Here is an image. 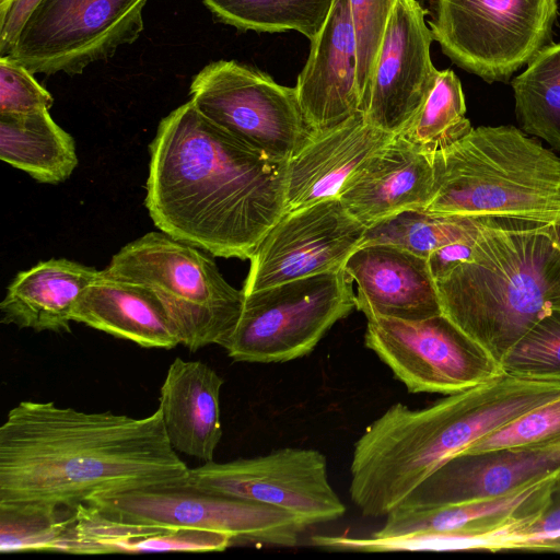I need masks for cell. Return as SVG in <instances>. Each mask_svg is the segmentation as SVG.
<instances>
[{"label": "cell", "mask_w": 560, "mask_h": 560, "mask_svg": "<svg viewBox=\"0 0 560 560\" xmlns=\"http://www.w3.org/2000/svg\"><path fill=\"white\" fill-rule=\"evenodd\" d=\"M158 408L144 418L21 401L0 427V504L75 509L116 492L186 485Z\"/></svg>", "instance_id": "6da1fadb"}, {"label": "cell", "mask_w": 560, "mask_h": 560, "mask_svg": "<svg viewBox=\"0 0 560 560\" xmlns=\"http://www.w3.org/2000/svg\"><path fill=\"white\" fill-rule=\"evenodd\" d=\"M144 203L154 225L212 256L249 259L285 213L288 161L234 138L186 102L150 143Z\"/></svg>", "instance_id": "7a4b0ae2"}, {"label": "cell", "mask_w": 560, "mask_h": 560, "mask_svg": "<svg viewBox=\"0 0 560 560\" xmlns=\"http://www.w3.org/2000/svg\"><path fill=\"white\" fill-rule=\"evenodd\" d=\"M558 396L560 382L502 373L422 409L394 404L354 444L352 502L364 516H386L450 458Z\"/></svg>", "instance_id": "3957f363"}, {"label": "cell", "mask_w": 560, "mask_h": 560, "mask_svg": "<svg viewBox=\"0 0 560 560\" xmlns=\"http://www.w3.org/2000/svg\"><path fill=\"white\" fill-rule=\"evenodd\" d=\"M549 224L520 220L490 228L468 261L435 280L442 314L500 364L560 303V247Z\"/></svg>", "instance_id": "277c9868"}, {"label": "cell", "mask_w": 560, "mask_h": 560, "mask_svg": "<svg viewBox=\"0 0 560 560\" xmlns=\"http://www.w3.org/2000/svg\"><path fill=\"white\" fill-rule=\"evenodd\" d=\"M439 214L551 223L560 215V158L514 126H480L431 153Z\"/></svg>", "instance_id": "5b68a950"}, {"label": "cell", "mask_w": 560, "mask_h": 560, "mask_svg": "<svg viewBox=\"0 0 560 560\" xmlns=\"http://www.w3.org/2000/svg\"><path fill=\"white\" fill-rule=\"evenodd\" d=\"M149 288L189 351L221 345L234 328L244 302L203 250L160 232L125 245L105 268Z\"/></svg>", "instance_id": "8992f818"}, {"label": "cell", "mask_w": 560, "mask_h": 560, "mask_svg": "<svg viewBox=\"0 0 560 560\" xmlns=\"http://www.w3.org/2000/svg\"><path fill=\"white\" fill-rule=\"evenodd\" d=\"M352 284L341 267L244 293L240 317L220 346L236 362L303 358L357 308Z\"/></svg>", "instance_id": "52a82bcc"}, {"label": "cell", "mask_w": 560, "mask_h": 560, "mask_svg": "<svg viewBox=\"0 0 560 560\" xmlns=\"http://www.w3.org/2000/svg\"><path fill=\"white\" fill-rule=\"evenodd\" d=\"M442 52L487 83L508 82L550 44L558 0H428Z\"/></svg>", "instance_id": "ba28073f"}, {"label": "cell", "mask_w": 560, "mask_h": 560, "mask_svg": "<svg viewBox=\"0 0 560 560\" xmlns=\"http://www.w3.org/2000/svg\"><path fill=\"white\" fill-rule=\"evenodd\" d=\"M191 103L211 122L248 147L290 160L314 136L295 88L235 60L202 68L189 88Z\"/></svg>", "instance_id": "9c48e42d"}, {"label": "cell", "mask_w": 560, "mask_h": 560, "mask_svg": "<svg viewBox=\"0 0 560 560\" xmlns=\"http://www.w3.org/2000/svg\"><path fill=\"white\" fill-rule=\"evenodd\" d=\"M147 0H42L9 55L32 73L79 74L143 30Z\"/></svg>", "instance_id": "30bf717a"}, {"label": "cell", "mask_w": 560, "mask_h": 560, "mask_svg": "<svg viewBox=\"0 0 560 560\" xmlns=\"http://www.w3.org/2000/svg\"><path fill=\"white\" fill-rule=\"evenodd\" d=\"M128 523L217 532L233 544L292 547L307 528L292 513L186 485L106 493L88 503Z\"/></svg>", "instance_id": "8fae6325"}, {"label": "cell", "mask_w": 560, "mask_h": 560, "mask_svg": "<svg viewBox=\"0 0 560 560\" xmlns=\"http://www.w3.org/2000/svg\"><path fill=\"white\" fill-rule=\"evenodd\" d=\"M364 345L411 394L451 395L503 373L501 364L444 314L368 317Z\"/></svg>", "instance_id": "7c38bea8"}, {"label": "cell", "mask_w": 560, "mask_h": 560, "mask_svg": "<svg viewBox=\"0 0 560 560\" xmlns=\"http://www.w3.org/2000/svg\"><path fill=\"white\" fill-rule=\"evenodd\" d=\"M187 485L285 510L306 527L346 513L330 485L325 455L313 448L284 447L252 458L208 462L189 469Z\"/></svg>", "instance_id": "4fadbf2b"}, {"label": "cell", "mask_w": 560, "mask_h": 560, "mask_svg": "<svg viewBox=\"0 0 560 560\" xmlns=\"http://www.w3.org/2000/svg\"><path fill=\"white\" fill-rule=\"evenodd\" d=\"M553 477L495 499L397 506L368 539L366 547L370 551L486 549L493 538L529 523L540 513Z\"/></svg>", "instance_id": "5bb4252c"}, {"label": "cell", "mask_w": 560, "mask_h": 560, "mask_svg": "<svg viewBox=\"0 0 560 560\" xmlns=\"http://www.w3.org/2000/svg\"><path fill=\"white\" fill-rule=\"evenodd\" d=\"M366 229L339 198L285 212L250 256L243 292L343 267Z\"/></svg>", "instance_id": "9a60e30c"}, {"label": "cell", "mask_w": 560, "mask_h": 560, "mask_svg": "<svg viewBox=\"0 0 560 560\" xmlns=\"http://www.w3.org/2000/svg\"><path fill=\"white\" fill-rule=\"evenodd\" d=\"M427 15L418 0H398L378 48L363 112L372 125L390 135L411 121L436 80Z\"/></svg>", "instance_id": "2e32d148"}, {"label": "cell", "mask_w": 560, "mask_h": 560, "mask_svg": "<svg viewBox=\"0 0 560 560\" xmlns=\"http://www.w3.org/2000/svg\"><path fill=\"white\" fill-rule=\"evenodd\" d=\"M560 471V443L460 453L438 468L398 506L425 508L505 497Z\"/></svg>", "instance_id": "e0dca14e"}, {"label": "cell", "mask_w": 560, "mask_h": 560, "mask_svg": "<svg viewBox=\"0 0 560 560\" xmlns=\"http://www.w3.org/2000/svg\"><path fill=\"white\" fill-rule=\"evenodd\" d=\"M310 43L294 88L304 117L317 133L363 112L349 0H334L323 27Z\"/></svg>", "instance_id": "ac0fdd59"}, {"label": "cell", "mask_w": 560, "mask_h": 560, "mask_svg": "<svg viewBox=\"0 0 560 560\" xmlns=\"http://www.w3.org/2000/svg\"><path fill=\"white\" fill-rule=\"evenodd\" d=\"M432 194L431 153L395 135L357 167L338 198L369 228L405 210H425Z\"/></svg>", "instance_id": "d6986e66"}, {"label": "cell", "mask_w": 560, "mask_h": 560, "mask_svg": "<svg viewBox=\"0 0 560 560\" xmlns=\"http://www.w3.org/2000/svg\"><path fill=\"white\" fill-rule=\"evenodd\" d=\"M358 285L357 308L366 318L407 320L442 314L428 258L392 244L358 247L343 265Z\"/></svg>", "instance_id": "ffe728a7"}, {"label": "cell", "mask_w": 560, "mask_h": 560, "mask_svg": "<svg viewBox=\"0 0 560 560\" xmlns=\"http://www.w3.org/2000/svg\"><path fill=\"white\" fill-rule=\"evenodd\" d=\"M394 136L372 125L362 110L331 129L314 133L288 160L285 212L338 198L357 167Z\"/></svg>", "instance_id": "44dd1931"}, {"label": "cell", "mask_w": 560, "mask_h": 560, "mask_svg": "<svg viewBox=\"0 0 560 560\" xmlns=\"http://www.w3.org/2000/svg\"><path fill=\"white\" fill-rule=\"evenodd\" d=\"M233 545L217 532L164 527L113 520L95 508L79 504L51 552L71 555L217 552Z\"/></svg>", "instance_id": "7402d4cb"}, {"label": "cell", "mask_w": 560, "mask_h": 560, "mask_svg": "<svg viewBox=\"0 0 560 560\" xmlns=\"http://www.w3.org/2000/svg\"><path fill=\"white\" fill-rule=\"evenodd\" d=\"M224 380L208 364L176 358L160 390L159 408L176 452L212 462L222 438L220 392Z\"/></svg>", "instance_id": "603a6c76"}, {"label": "cell", "mask_w": 560, "mask_h": 560, "mask_svg": "<svg viewBox=\"0 0 560 560\" xmlns=\"http://www.w3.org/2000/svg\"><path fill=\"white\" fill-rule=\"evenodd\" d=\"M72 320L143 348L173 349L177 330L153 292L106 269L80 295Z\"/></svg>", "instance_id": "cb8c5ba5"}, {"label": "cell", "mask_w": 560, "mask_h": 560, "mask_svg": "<svg viewBox=\"0 0 560 560\" xmlns=\"http://www.w3.org/2000/svg\"><path fill=\"white\" fill-rule=\"evenodd\" d=\"M97 272L65 258L19 272L0 303L1 322L35 331L69 332L75 304Z\"/></svg>", "instance_id": "d4e9b609"}, {"label": "cell", "mask_w": 560, "mask_h": 560, "mask_svg": "<svg viewBox=\"0 0 560 560\" xmlns=\"http://www.w3.org/2000/svg\"><path fill=\"white\" fill-rule=\"evenodd\" d=\"M0 159L44 184H59L78 165L75 143L48 109L0 114Z\"/></svg>", "instance_id": "484cf974"}, {"label": "cell", "mask_w": 560, "mask_h": 560, "mask_svg": "<svg viewBox=\"0 0 560 560\" xmlns=\"http://www.w3.org/2000/svg\"><path fill=\"white\" fill-rule=\"evenodd\" d=\"M514 221L520 220L439 214L411 209L369 226L360 246L392 244L428 258L442 246L476 238L490 228Z\"/></svg>", "instance_id": "4316f807"}, {"label": "cell", "mask_w": 560, "mask_h": 560, "mask_svg": "<svg viewBox=\"0 0 560 560\" xmlns=\"http://www.w3.org/2000/svg\"><path fill=\"white\" fill-rule=\"evenodd\" d=\"M511 85L521 129L560 151V43L545 46Z\"/></svg>", "instance_id": "83f0119b"}, {"label": "cell", "mask_w": 560, "mask_h": 560, "mask_svg": "<svg viewBox=\"0 0 560 560\" xmlns=\"http://www.w3.org/2000/svg\"><path fill=\"white\" fill-rule=\"evenodd\" d=\"M221 22L242 31H295L313 40L334 0H202Z\"/></svg>", "instance_id": "f1b7e54d"}, {"label": "cell", "mask_w": 560, "mask_h": 560, "mask_svg": "<svg viewBox=\"0 0 560 560\" xmlns=\"http://www.w3.org/2000/svg\"><path fill=\"white\" fill-rule=\"evenodd\" d=\"M472 129L466 118V103L462 83L455 72H438L433 89L420 110L398 133L428 153L443 149Z\"/></svg>", "instance_id": "f546056e"}, {"label": "cell", "mask_w": 560, "mask_h": 560, "mask_svg": "<svg viewBox=\"0 0 560 560\" xmlns=\"http://www.w3.org/2000/svg\"><path fill=\"white\" fill-rule=\"evenodd\" d=\"M74 509H50L27 504H0V551H46L63 534Z\"/></svg>", "instance_id": "4dcf8cb0"}, {"label": "cell", "mask_w": 560, "mask_h": 560, "mask_svg": "<svg viewBox=\"0 0 560 560\" xmlns=\"http://www.w3.org/2000/svg\"><path fill=\"white\" fill-rule=\"evenodd\" d=\"M503 373L540 382H560V308L541 317L508 352Z\"/></svg>", "instance_id": "1f68e13d"}, {"label": "cell", "mask_w": 560, "mask_h": 560, "mask_svg": "<svg viewBox=\"0 0 560 560\" xmlns=\"http://www.w3.org/2000/svg\"><path fill=\"white\" fill-rule=\"evenodd\" d=\"M560 443V396L520 415L463 453L502 447H541Z\"/></svg>", "instance_id": "d6a6232c"}, {"label": "cell", "mask_w": 560, "mask_h": 560, "mask_svg": "<svg viewBox=\"0 0 560 560\" xmlns=\"http://www.w3.org/2000/svg\"><path fill=\"white\" fill-rule=\"evenodd\" d=\"M398 0H349L357 40L358 83L363 108L386 24Z\"/></svg>", "instance_id": "836d02e7"}, {"label": "cell", "mask_w": 560, "mask_h": 560, "mask_svg": "<svg viewBox=\"0 0 560 560\" xmlns=\"http://www.w3.org/2000/svg\"><path fill=\"white\" fill-rule=\"evenodd\" d=\"M544 550L560 552V471L552 478L540 513L529 523L493 538L486 550Z\"/></svg>", "instance_id": "e575fe53"}, {"label": "cell", "mask_w": 560, "mask_h": 560, "mask_svg": "<svg viewBox=\"0 0 560 560\" xmlns=\"http://www.w3.org/2000/svg\"><path fill=\"white\" fill-rule=\"evenodd\" d=\"M51 94L28 69L9 56L0 58V114H28L52 106Z\"/></svg>", "instance_id": "d590c367"}, {"label": "cell", "mask_w": 560, "mask_h": 560, "mask_svg": "<svg viewBox=\"0 0 560 560\" xmlns=\"http://www.w3.org/2000/svg\"><path fill=\"white\" fill-rule=\"evenodd\" d=\"M42 0H8L0 5V54L9 56L31 13Z\"/></svg>", "instance_id": "8d00e7d4"}, {"label": "cell", "mask_w": 560, "mask_h": 560, "mask_svg": "<svg viewBox=\"0 0 560 560\" xmlns=\"http://www.w3.org/2000/svg\"><path fill=\"white\" fill-rule=\"evenodd\" d=\"M479 236L451 243L432 252L428 257V264L434 280L443 278L459 264L468 261Z\"/></svg>", "instance_id": "74e56055"}, {"label": "cell", "mask_w": 560, "mask_h": 560, "mask_svg": "<svg viewBox=\"0 0 560 560\" xmlns=\"http://www.w3.org/2000/svg\"><path fill=\"white\" fill-rule=\"evenodd\" d=\"M549 233L560 247V215L549 224ZM556 308H560V303Z\"/></svg>", "instance_id": "f35d334b"}, {"label": "cell", "mask_w": 560, "mask_h": 560, "mask_svg": "<svg viewBox=\"0 0 560 560\" xmlns=\"http://www.w3.org/2000/svg\"><path fill=\"white\" fill-rule=\"evenodd\" d=\"M8 0H0V5H3Z\"/></svg>", "instance_id": "ab89813d"}]
</instances>
